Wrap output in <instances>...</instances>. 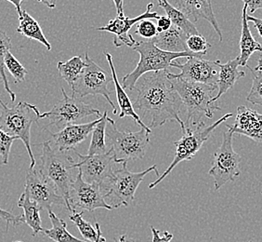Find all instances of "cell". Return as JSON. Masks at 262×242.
Wrapping results in <instances>:
<instances>
[{"mask_svg":"<svg viewBox=\"0 0 262 242\" xmlns=\"http://www.w3.org/2000/svg\"><path fill=\"white\" fill-rule=\"evenodd\" d=\"M247 6V10L250 13H254L257 10L261 9L262 10V0H242Z\"/></svg>","mask_w":262,"mask_h":242,"instance_id":"40","label":"cell"},{"mask_svg":"<svg viewBox=\"0 0 262 242\" xmlns=\"http://www.w3.org/2000/svg\"><path fill=\"white\" fill-rule=\"evenodd\" d=\"M95 227H96L97 231H98V237H97L96 241L95 242H106L105 238L102 237V233H101L100 224H99V223H96Z\"/></svg>","mask_w":262,"mask_h":242,"instance_id":"45","label":"cell"},{"mask_svg":"<svg viewBox=\"0 0 262 242\" xmlns=\"http://www.w3.org/2000/svg\"><path fill=\"white\" fill-rule=\"evenodd\" d=\"M7 1H9L11 4L14 5L16 10H17L18 16L20 17V16L21 15V12H23V10H21V2H23L24 0H7Z\"/></svg>","mask_w":262,"mask_h":242,"instance_id":"42","label":"cell"},{"mask_svg":"<svg viewBox=\"0 0 262 242\" xmlns=\"http://www.w3.org/2000/svg\"><path fill=\"white\" fill-rule=\"evenodd\" d=\"M83 214H84L83 212H73L69 218H70L71 221L75 224V226L78 228L84 240L88 242H95L97 237H98L96 227H93L91 223L84 220L82 217Z\"/></svg>","mask_w":262,"mask_h":242,"instance_id":"31","label":"cell"},{"mask_svg":"<svg viewBox=\"0 0 262 242\" xmlns=\"http://www.w3.org/2000/svg\"><path fill=\"white\" fill-rule=\"evenodd\" d=\"M85 67L86 62L82 60L80 56H74L70 60L59 62L57 65L60 76L68 83L71 88L79 78Z\"/></svg>","mask_w":262,"mask_h":242,"instance_id":"29","label":"cell"},{"mask_svg":"<svg viewBox=\"0 0 262 242\" xmlns=\"http://www.w3.org/2000/svg\"><path fill=\"white\" fill-rule=\"evenodd\" d=\"M16 139L0 130V163L7 165L9 163L10 148Z\"/></svg>","mask_w":262,"mask_h":242,"instance_id":"36","label":"cell"},{"mask_svg":"<svg viewBox=\"0 0 262 242\" xmlns=\"http://www.w3.org/2000/svg\"><path fill=\"white\" fill-rule=\"evenodd\" d=\"M0 218L3 221H5L6 225H7V230L9 229L10 225L15 227L20 226V224L25 223L23 215H14L13 213H11L9 211H5L1 208H0Z\"/></svg>","mask_w":262,"mask_h":242,"instance_id":"37","label":"cell"},{"mask_svg":"<svg viewBox=\"0 0 262 242\" xmlns=\"http://www.w3.org/2000/svg\"><path fill=\"white\" fill-rule=\"evenodd\" d=\"M18 207L24 210V220L28 227L33 230V236H36L39 233L43 232L42 222H41L40 206L36 202L31 200L29 197L24 192L20 195L17 203Z\"/></svg>","mask_w":262,"mask_h":242,"instance_id":"25","label":"cell"},{"mask_svg":"<svg viewBox=\"0 0 262 242\" xmlns=\"http://www.w3.org/2000/svg\"><path fill=\"white\" fill-rule=\"evenodd\" d=\"M247 7L244 6L242 12V32L240 38V66H247V62L255 51L262 52V45L253 36L247 20Z\"/></svg>","mask_w":262,"mask_h":242,"instance_id":"23","label":"cell"},{"mask_svg":"<svg viewBox=\"0 0 262 242\" xmlns=\"http://www.w3.org/2000/svg\"><path fill=\"white\" fill-rule=\"evenodd\" d=\"M151 172H156L159 177L157 166L155 164L145 171L131 172L127 169V163H122V166L114 170L110 176L101 185L103 197L108 205L113 209L127 207L135 199V193L144 177Z\"/></svg>","mask_w":262,"mask_h":242,"instance_id":"4","label":"cell"},{"mask_svg":"<svg viewBox=\"0 0 262 242\" xmlns=\"http://www.w3.org/2000/svg\"><path fill=\"white\" fill-rule=\"evenodd\" d=\"M25 193L31 200L36 202L42 210L50 211L53 205L66 208V200L55 186L42 176L35 168H29L26 172Z\"/></svg>","mask_w":262,"mask_h":242,"instance_id":"14","label":"cell"},{"mask_svg":"<svg viewBox=\"0 0 262 242\" xmlns=\"http://www.w3.org/2000/svg\"><path fill=\"white\" fill-rule=\"evenodd\" d=\"M217 65L220 67V73L217 77V95L212 99L214 104H216V102L223 94L230 91L235 85L237 81L246 76V73L244 71L238 70V66H240L239 56L233 60H229L226 64H222L221 60H217Z\"/></svg>","mask_w":262,"mask_h":242,"instance_id":"21","label":"cell"},{"mask_svg":"<svg viewBox=\"0 0 262 242\" xmlns=\"http://www.w3.org/2000/svg\"><path fill=\"white\" fill-rule=\"evenodd\" d=\"M232 114H226L221 117L219 120L214 122L211 125L207 126L204 121L199 122L197 126L192 129H187L185 133H183V136L179 140L175 142L174 145L176 147L174 158L172 160L171 164L168 166L165 172L158 177V179L150 184L149 188L152 189L159 185L166 177L170 174V172L178 166L181 162H189L192 159L199 150L201 149L203 145L208 140L212 132L217 129L222 123H224L228 118L232 117Z\"/></svg>","mask_w":262,"mask_h":242,"instance_id":"7","label":"cell"},{"mask_svg":"<svg viewBox=\"0 0 262 242\" xmlns=\"http://www.w3.org/2000/svg\"><path fill=\"white\" fill-rule=\"evenodd\" d=\"M178 10H181L192 23L200 19L207 21L217 32L220 41H223L222 30L212 8L211 0H175Z\"/></svg>","mask_w":262,"mask_h":242,"instance_id":"19","label":"cell"},{"mask_svg":"<svg viewBox=\"0 0 262 242\" xmlns=\"http://www.w3.org/2000/svg\"><path fill=\"white\" fill-rule=\"evenodd\" d=\"M73 152L78 157V162L75 163V168L80 172L84 181L89 184H98L101 186L114 172L113 165L116 162L111 149L104 154L92 156L81 155L76 149Z\"/></svg>","mask_w":262,"mask_h":242,"instance_id":"15","label":"cell"},{"mask_svg":"<svg viewBox=\"0 0 262 242\" xmlns=\"http://www.w3.org/2000/svg\"><path fill=\"white\" fill-rule=\"evenodd\" d=\"M171 67H176L181 70L180 74L167 73L169 78H179L183 80L201 83L205 85L217 86L220 67L217 60H208L204 57H190L187 58L184 64H180L173 60Z\"/></svg>","mask_w":262,"mask_h":242,"instance_id":"13","label":"cell"},{"mask_svg":"<svg viewBox=\"0 0 262 242\" xmlns=\"http://www.w3.org/2000/svg\"><path fill=\"white\" fill-rule=\"evenodd\" d=\"M104 55L106 57V60L109 64L110 69H111L112 77H113V81L115 84V88H116V98H117V104L120 108V114H119V117H131L132 119L136 122L137 125L141 127V129H144L145 131H148L149 133H151V130L149 129L148 127L141 121L140 116L137 115L136 112L133 108V105L131 102L129 97L127 96L126 93V91L124 90V88L122 87L121 83L118 80L117 78V74H116V68L114 66V62H113V57H112L111 53L109 52H104Z\"/></svg>","mask_w":262,"mask_h":242,"instance_id":"20","label":"cell"},{"mask_svg":"<svg viewBox=\"0 0 262 242\" xmlns=\"http://www.w3.org/2000/svg\"><path fill=\"white\" fill-rule=\"evenodd\" d=\"M247 67L253 74L252 87L247 95V102L252 105L262 106V71L255 72L249 66H247Z\"/></svg>","mask_w":262,"mask_h":242,"instance_id":"33","label":"cell"},{"mask_svg":"<svg viewBox=\"0 0 262 242\" xmlns=\"http://www.w3.org/2000/svg\"><path fill=\"white\" fill-rule=\"evenodd\" d=\"M225 125L232 133L242 134L257 143H262V115L247 106H238L233 125L227 123Z\"/></svg>","mask_w":262,"mask_h":242,"instance_id":"18","label":"cell"},{"mask_svg":"<svg viewBox=\"0 0 262 242\" xmlns=\"http://www.w3.org/2000/svg\"><path fill=\"white\" fill-rule=\"evenodd\" d=\"M135 34L141 35L145 41H151L157 35V26L151 20H143L137 25V29Z\"/></svg>","mask_w":262,"mask_h":242,"instance_id":"35","label":"cell"},{"mask_svg":"<svg viewBox=\"0 0 262 242\" xmlns=\"http://www.w3.org/2000/svg\"><path fill=\"white\" fill-rule=\"evenodd\" d=\"M233 133L230 130L223 133L222 143L216 153L208 174L213 177L215 190L221 189L229 182H233L240 175L241 156L232 147Z\"/></svg>","mask_w":262,"mask_h":242,"instance_id":"10","label":"cell"},{"mask_svg":"<svg viewBox=\"0 0 262 242\" xmlns=\"http://www.w3.org/2000/svg\"><path fill=\"white\" fill-rule=\"evenodd\" d=\"M157 32L162 33L167 31L172 26L170 19L167 16H160V18L157 20Z\"/></svg>","mask_w":262,"mask_h":242,"instance_id":"39","label":"cell"},{"mask_svg":"<svg viewBox=\"0 0 262 242\" xmlns=\"http://www.w3.org/2000/svg\"><path fill=\"white\" fill-rule=\"evenodd\" d=\"M19 21L20 24L16 29L19 34L26 36L28 39L40 42L41 44L45 46L48 51H51V44L46 38L40 25L26 10H23Z\"/></svg>","mask_w":262,"mask_h":242,"instance_id":"24","label":"cell"},{"mask_svg":"<svg viewBox=\"0 0 262 242\" xmlns=\"http://www.w3.org/2000/svg\"><path fill=\"white\" fill-rule=\"evenodd\" d=\"M101 116L96 120L85 124H70L51 134V146L60 152L73 151L93 131L101 120Z\"/></svg>","mask_w":262,"mask_h":242,"instance_id":"17","label":"cell"},{"mask_svg":"<svg viewBox=\"0 0 262 242\" xmlns=\"http://www.w3.org/2000/svg\"><path fill=\"white\" fill-rule=\"evenodd\" d=\"M86 67L82 72L79 78L71 88L73 96L86 97L88 95H101L109 103L113 108V114H117L115 104L112 102L110 95L112 91L109 87L114 83L112 77L107 71L98 66L94 60L91 59L89 52L85 53Z\"/></svg>","mask_w":262,"mask_h":242,"instance_id":"9","label":"cell"},{"mask_svg":"<svg viewBox=\"0 0 262 242\" xmlns=\"http://www.w3.org/2000/svg\"><path fill=\"white\" fill-rule=\"evenodd\" d=\"M11 48H12V43L10 36L7 35V33L4 31L0 30V78L2 80L5 91L10 95V101L13 103L16 100V94L14 91L10 89L5 72L6 54L10 51Z\"/></svg>","mask_w":262,"mask_h":242,"instance_id":"30","label":"cell"},{"mask_svg":"<svg viewBox=\"0 0 262 242\" xmlns=\"http://www.w3.org/2000/svg\"><path fill=\"white\" fill-rule=\"evenodd\" d=\"M108 122H110V124L116 123L114 119H112L107 116V112L105 111L101 116L100 122L93 129L91 145H90L86 155H89V156L100 155V154H104L108 151L107 145H106V128H107Z\"/></svg>","mask_w":262,"mask_h":242,"instance_id":"27","label":"cell"},{"mask_svg":"<svg viewBox=\"0 0 262 242\" xmlns=\"http://www.w3.org/2000/svg\"><path fill=\"white\" fill-rule=\"evenodd\" d=\"M42 152L40 156L39 172L41 175L51 181L58 192L64 198L66 209L70 211L69 193L73 183V173L75 170V160L70 152H60L51 146V141H46L41 145Z\"/></svg>","mask_w":262,"mask_h":242,"instance_id":"6","label":"cell"},{"mask_svg":"<svg viewBox=\"0 0 262 242\" xmlns=\"http://www.w3.org/2000/svg\"><path fill=\"white\" fill-rule=\"evenodd\" d=\"M168 71L147 73L137 81L132 91L133 108L149 129L163 126L167 121H177L185 133V124L180 117L182 101L167 76Z\"/></svg>","mask_w":262,"mask_h":242,"instance_id":"1","label":"cell"},{"mask_svg":"<svg viewBox=\"0 0 262 242\" xmlns=\"http://www.w3.org/2000/svg\"><path fill=\"white\" fill-rule=\"evenodd\" d=\"M247 22H251L254 24V26L257 29L258 35H260L262 37V20L258 19L256 17H252V16L247 15Z\"/></svg>","mask_w":262,"mask_h":242,"instance_id":"41","label":"cell"},{"mask_svg":"<svg viewBox=\"0 0 262 242\" xmlns=\"http://www.w3.org/2000/svg\"><path fill=\"white\" fill-rule=\"evenodd\" d=\"M14 242H24V241H14Z\"/></svg>","mask_w":262,"mask_h":242,"instance_id":"48","label":"cell"},{"mask_svg":"<svg viewBox=\"0 0 262 242\" xmlns=\"http://www.w3.org/2000/svg\"><path fill=\"white\" fill-rule=\"evenodd\" d=\"M132 50L140 54V60L136 68L123 77L121 84L124 90L129 91L134 89L137 81L147 73L168 71V68L171 67L173 60L180 58L204 57L193 52H169L162 51L159 48H157L152 39L138 41L136 46H134Z\"/></svg>","mask_w":262,"mask_h":242,"instance_id":"3","label":"cell"},{"mask_svg":"<svg viewBox=\"0 0 262 242\" xmlns=\"http://www.w3.org/2000/svg\"><path fill=\"white\" fill-rule=\"evenodd\" d=\"M187 35L180 28L172 25L167 31L158 33L152 39L157 48L169 52H191L186 44Z\"/></svg>","mask_w":262,"mask_h":242,"instance_id":"22","label":"cell"},{"mask_svg":"<svg viewBox=\"0 0 262 242\" xmlns=\"http://www.w3.org/2000/svg\"><path fill=\"white\" fill-rule=\"evenodd\" d=\"M172 87L182 99V105L187 108L185 129H192L201 122L202 116L212 118L214 112L222 110L221 107L214 104V92L217 86L205 85L179 78H170Z\"/></svg>","mask_w":262,"mask_h":242,"instance_id":"2","label":"cell"},{"mask_svg":"<svg viewBox=\"0 0 262 242\" xmlns=\"http://www.w3.org/2000/svg\"><path fill=\"white\" fill-rule=\"evenodd\" d=\"M49 218L51 220L52 227L50 229H45L43 232L46 236L50 237L51 240L55 242H88L82 240L77 237H74L69 231L67 230V225L66 221L57 216L52 210L48 211Z\"/></svg>","mask_w":262,"mask_h":242,"instance_id":"28","label":"cell"},{"mask_svg":"<svg viewBox=\"0 0 262 242\" xmlns=\"http://www.w3.org/2000/svg\"><path fill=\"white\" fill-rule=\"evenodd\" d=\"M151 235H152V242H171L173 239V234L165 231L163 234H160V231L157 230L156 227L151 226Z\"/></svg>","mask_w":262,"mask_h":242,"instance_id":"38","label":"cell"},{"mask_svg":"<svg viewBox=\"0 0 262 242\" xmlns=\"http://www.w3.org/2000/svg\"><path fill=\"white\" fill-rule=\"evenodd\" d=\"M61 91L62 99L52 107L51 111L45 112L39 116V119H49V126H55L60 131L67 125L76 124L86 116H101V112L93 106L85 104L75 96L69 97L63 88Z\"/></svg>","mask_w":262,"mask_h":242,"instance_id":"11","label":"cell"},{"mask_svg":"<svg viewBox=\"0 0 262 242\" xmlns=\"http://www.w3.org/2000/svg\"><path fill=\"white\" fill-rule=\"evenodd\" d=\"M158 6L165 10L166 16L171 21L172 25L177 26L187 35H199L194 24L187 18L182 11L178 10L167 1V0H157Z\"/></svg>","mask_w":262,"mask_h":242,"instance_id":"26","label":"cell"},{"mask_svg":"<svg viewBox=\"0 0 262 242\" xmlns=\"http://www.w3.org/2000/svg\"><path fill=\"white\" fill-rule=\"evenodd\" d=\"M0 130L24 143L30 157V169H34L35 158L31 147V127L39 120L40 112L36 106L26 102L9 107L0 99Z\"/></svg>","mask_w":262,"mask_h":242,"instance_id":"5","label":"cell"},{"mask_svg":"<svg viewBox=\"0 0 262 242\" xmlns=\"http://www.w3.org/2000/svg\"><path fill=\"white\" fill-rule=\"evenodd\" d=\"M5 67L9 70L10 75L13 76L16 83H21L26 79L28 72L10 51L6 54Z\"/></svg>","mask_w":262,"mask_h":242,"instance_id":"32","label":"cell"},{"mask_svg":"<svg viewBox=\"0 0 262 242\" xmlns=\"http://www.w3.org/2000/svg\"><path fill=\"white\" fill-rule=\"evenodd\" d=\"M36 1L47 6L49 9H55L58 0H36Z\"/></svg>","mask_w":262,"mask_h":242,"instance_id":"44","label":"cell"},{"mask_svg":"<svg viewBox=\"0 0 262 242\" xmlns=\"http://www.w3.org/2000/svg\"><path fill=\"white\" fill-rule=\"evenodd\" d=\"M186 44L191 52L203 56L207 54V50L211 47L201 34L187 36Z\"/></svg>","mask_w":262,"mask_h":242,"instance_id":"34","label":"cell"},{"mask_svg":"<svg viewBox=\"0 0 262 242\" xmlns=\"http://www.w3.org/2000/svg\"><path fill=\"white\" fill-rule=\"evenodd\" d=\"M149 132L144 129L139 131H119L115 124L106 128V138L111 144L115 162L122 164L129 160L143 158L150 143Z\"/></svg>","mask_w":262,"mask_h":242,"instance_id":"8","label":"cell"},{"mask_svg":"<svg viewBox=\"0 0 262 242\" xmlns=\"http://www.w3.org/2000/svg\"><path fill=\"white\" fill-rule=\"evenodd\" d=\"M116 242H136V240H134L132 237H128L126 234L125 235H122L120 237L117 238V240L115 239Z\"/></svg>","mask_w":262,"mask_h":242,"instance_id":"46","label":"cell"},{"mask_svg":"<svg viewBox=\"0 0 262 242\" xmlns=\"http://www.w3.org/2000/svg\"><path fill=\"white\" fill-rule=\"evenodd\" d=\"M116 5V10L118 16H124V9H123V0H114Z\"/></svg>","mask_w":262,"mask_h":242,"instance_id":"43","label":"cell"},{"mask_svg":"<svg viewBox=\"0 0 262 242\" xmlns=\"http://www.w3.org/2000/svg\"><path fill=\"white\" fill-rule=\"evenodd\" d=\"M249 242H252V241H249Z\"/></svg>","mask_w":262,"mask_h":242,"instance_id":"49","label":"cell"},{"mask_svg":"<svg viewBox=\"0 0 262 242\" xmlns=\"http://www.w3.org/2000/svg\"><path fill=\"white\" fill-rule=\"evenodd\" d=\"M69 206L71 212L83 213L94 212L97 209H104L107 211L113 210L103 197L101 186L84 181L79 172L71 185Z\"/></svg>","mask_w":262,"mask_h":242,"instance_id":"12","label":"cell"},{"mask_svg":"<svg viewBox=\"0 0 262 242\" xmlns=\"http://www.w3.org/2000/svg\"><path fill=\"white\" fill-rule=\"evenodd\" d=\"M255 72H257V71H262V57L258 60V64H257V66H256V68L254 69Z\"/></svg>","mask_w":262,"mask_h":242,"instance_id":"47","label":"cell"},{"mask_svg":"<svg viewBox=\"0 0 262 242\" xmlns=\"http://www.w3.org/2000/svg\"><path fill=\"white\" fill-rule=\"evenodd\" d=\"M154 8L152 3H149L147 6L146 11L143 12L141 15L137 16L134 18H128L126 16H117L114 20L110 21L106 26H101L96 28L97 31H103L108 32L114 35V44L116 48H120L122 46H126L128 48H133L136 46L138 41L133 38L132 35L129 34V30L132 26L143 20H151L157 19L158 20L160 16L157 12L151 11Z\"/></svg>","mask_w":262,"mask_h":242,"instance_id":"16","label":"cell"}]
</instances>
